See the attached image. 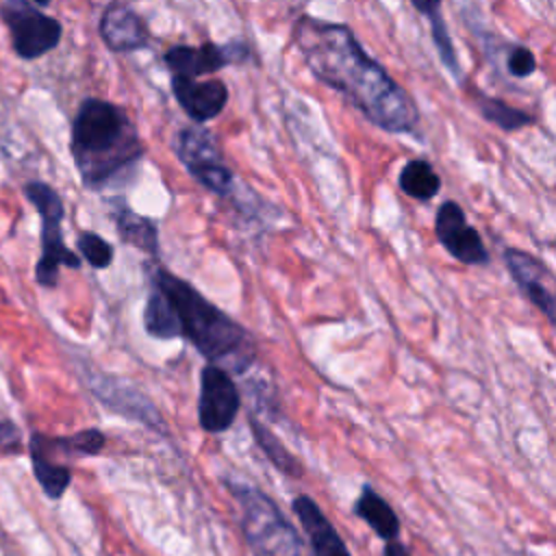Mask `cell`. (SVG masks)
Returning <instances> with one entry per match:
<instances>
[{
    "label": "cell",
    "instance_id": "cell-1",
    "mask_svg": "<svg viewBox=\"0 0 556 556\" xmlns=\"http://www.w3.org/2000/svg\"><path fill=\"white\" fill-rule=\"evenodd\" d=\"M293 43L313 76L339 91L374 126L393 135L413 132L417 128V104L408 91L367 54L350 26L302 15L293 26Z\"/></svg>",
    "mask_w": 556,
    "mask_h": 556
},
{
    "label": "cell",
    "instance_id": "cell-2",
    "mask_svg": "<svg viewBox=\"0 0 556 556\" xmlns=\"http://www.w3.org/2000/svg\"><path fill=\"white\" fill-rule=\"evenodd\" d=\"M150 282L161 289L169 306L174 339H185L206 363L228 374H245L254 365L258 356L254 337L191 282L161 265L152 267Z\"/></svg>",
    "mask_w": 556,
    "mask_h": 556
},
{
    "label": "cell",
    "instance_id": "cell-3",
    "mask_svg": "<svg viewBox=\"0 0 556 556\" xmlns=\"http://www.w3.org/2000/svg\"><path fill=\"white\" fill-rule=\"evenodd\" d=\"M70 150L89 189H102L143 156V143L128 113L100 98L80 102L72 122Z\"/></svg>",
    "mask_w": 556,
    "mask_h": 556
},
{
    "label": "cell",
    "instance_id": "cell-4",
    "mask_svg": "<svg viewBox=\"0 0 556 556\" xmlns=\"http://www.w3.org/2000/svg\"><path fill=\"white\" fill-rule=\"evenodd\" d=\"M228 489L239 504V526L252 556H306L304 539L267 493L243 482H228Z\"/></svg>",
    "mask_w": 556,
    "mask_h": 556
},
{
    "label": "cell",
    "instance_id": "cell-5",
    "mask_svg": "<svg viewBox=\"0 0 556 556\" xmlns=\"http://www.w3.org/2000/svg\"><path fill=\"white\" fill-rule=\"evenodd\" d=\"M104 445L106 437L98 428H87L70 437L33 434L30 458L43 493L50 500H59L72 482V471L63 460L96 456L104 450Z\"/></svg>",
    "mask_w": 556,
    "mask_h": 556
},
{
    "label": "cell",
    "instance_id": "cell-6",
    "mask_svg": "<svg viewBox=\"0 0 556 556\" xmlns=\"http://www.w3.org/2000/svg\"><path fill=\"white\" fill-rule=\"evenodd\" d=\"M24 195L30 200L41 217V256L37 261L35 276L41 287H54L59 280V267H80L78 254L72 252L63 241V200L48 182L41 180L26 182Z\"/></svg>",
    "mask_w": 556,
    "mask_h": 556
},
{
    "label": "cell",
    "instance_id": "cell-7",
    "mask_svg": "<svg viewBox=\"0 0 556 556\" xmlns=\"http://www.w3.org/2000/svg\"><path fill=\"white\" fill-rule=\"evenodd\" d=\"M176 156L185 169L206 189L217 195H228L232 191L235 176L226 165L215 137L200 124L185 126L174 143Z\"/></svg>",
    "mask_w": 556,
    "mask_h": 556
},
{
    "label": "cell",
    "instance_id": "cell-8",
    "mask_svg": "<svg viewBox=\"0 0 556 556\" xmlns=\"http://www.w3.org/2000/svg\"><path fill=\"white\" fill-rule=\"evenodd\" d=\"M0 17L11 33L15 54L22 59H39L61 41V22L39 11L30 0H4L0 4Z\"/></svg>",
    "mask_w": 556,
    "mask_h": 556
},
{
    "label": "cell",
    "instance_id": "cell-9",
    "mask_svg": "<svg viewBox=\"0 0 556 556\" xmlns=\"http://www.w3.org/2000/svg\"><path fill=\"white\" fill-rule=\"evenodd\" d=\"M241 410V393L226 369L206 363L200 369L198 421L208 434L226 432Z\"/></svg>",
    "mask_w": 556,
    "mask_h": 556
},
{
    "label": "cell",
    "instance_id": "cell-10",
    "mask_svg": "<svg viewBox=\"0 0 556 556\" xmlns=\"http://www.w3.org/2000/svg\"><path fill=\"white\" fill-rule=\"evenodd\" d=\"M434 235L445 252L463 265H486L489 250L480 232L467 222L465 211L458 202L445 200L439 204L434 215Z\"/></svg>",
    "mask_w": 556,
    "mask_h": 556
},
{
    "label": "cell",
    "instance_id": "cell-11",
    "mask_svg": "<svg viewBox=\"0 0 556 556\" xmlns=\"http://www.w3.org/2000/svg\"><path fill=\"white\" fill-rule=\"evenodd\" d=\"M91 393L111 410L122 413L126 419L139 421L146 428L167 434V424L156 404L137 387L113 376H100L91 382Z\"/></svg>",
    "mask_w": 556,
    "mask_h": 556
},
{
    "label": "cell",
    "instance_id": "cell-12",
    "mask_svg": "<svg viewBox=\"0 0 556 556\" xmlns=\"http://www.w3.org/2000/svg\"><path fill=\"white\" fill-rule=\"evenodd\" d=\"M248 59V48L241 41L228 43H202V46H174L165 52V65L180 76L198 78L217 72L226 65L243 63Z\"/></svg>",
    "mask_w": 556,
    "mask_h": 556
},
{
    "label": "cell",
    "instance_id": "cell-13",
    "mask_svg": "<svg viewBox=\"0 0 556 556\" xmlns=\"http://www.w3.org/2000/svg\"><path fill=\"white\" fill-rule=\"evenodd\" d=\"M504 263L519 291L534 304L547 321H556V298L552 291V271L545 263L519 248L504 250Z\"/></svg>",
    "mask_w": 556,
    "mask_h": 556
},
{
    "label": "cell",
    "instance_id": "cell-14",
    "mask_svg": "<svg viewBox=\"0 0 556 556\" xmlns=\"http://www.w3.org/2000/svg\"><path fill=\"white\" fill-rule=\"evenodd\" d=\"M172 93L180 109L195 122L204 124L217 117L228 102V87L222 80H195L180 74L172 78Z\"/></svg>",
    "mask_w": 556,
    "mask_h": 556
},
{
    "label": "cell",
    "instance_id": "cell-15",
    "mask_svg": "<svg viewBox=\"0 0 556 556\" xmlns=\"http://www.w3.org/2000/svg\"><path fill=\"white\" fill-rule=\"evenodd\" d=\"M291 510L308 539L313 556H352L334 523L311 495H295L291 500Z\"/></svg>",
    "mask_w": 556,
    "mask_h": 556
},
{
    "label": "cell",
    "instance_id": "cell-16",
    "mask_svg": "<svg viewBox=\"0 0 556 556\" xmlns=\"http://www.w3.org/2000/svg\"><path fill=\"white\" fill-rule=\"evenodd\" d=\"M100 37L113 52H135L148 46L146 20L124 2H111L100 17Z\"/></svg>",
    "mask_w": 556,
    "mask_h": 556
},
{
    "label": "cell",
    "instance_id": "cell-17",
    "mask_svg": "<svg viewBox=\"0 0 556 556\" xmlns=\"http://www.w3.org/2000/svg\"><path fill=\"white\" fill-rule=\"evenodd\" d=\"M354 515L363 519L382 541L400 539V517L371 484L361 486V493L354 502Z\"/></svg>",
    "mask_w": 556,
    "mask_h": 556
},
{
    "label": "cell",
    "instance_id": "cell-18",
    "mask_svg": "<svg viewBox=\"0 0 556 556\" xmlns=\"http://www.w3.org/2000/svg\"><path fill=\"white\" fill-rule=\"evenodd\" d=\"M113 219L117 235L126 245H132L150 256H159V228L150 217L135 213L122 202L113 211Z\"/></svg>",
    "mask_w": 556,
    "mask_h": 556
},
{
    "label": "cell",
    "instance_id": "cell-19",
    "mask_svg": "<svg viewBox=\"0 0 556 556\" xmlns=\"http://www.w3.org/2000/svg\"><path fill=\"white\" fill-rule=\"evenodd\" d=\"M248 424H250V432L258 445V450L265 454V458L287 478L300 480L304 476V465L300 463V458L295 454H291L287 450V445L278 439L276 432H271L261 419H256L252 413L248 415Z\"/></svg>",
    "mask_w": 556,
    "mask_h": 556
},
{
    "label": "cell",
    "instance_id": "cell-20",
    "mask_svg": "<svg viewBox=\"0 0 556 556\" xmlns=\"http://www.w3.org/2000/svg\"><path fill=\"white\" fill-rule=\"evenodd\" d=\"M410 4L428 17L430 22V33H432V41H434V48L439 52V59L443 61V65L447 67V72L456 78H460V63H458V56H456V50H454V43H452V37H450V30H447V24L441 15V0H410Z\"/></svg>",
    "mask_w": 556,
    "mask_h": 556
},
{
    "label": "cell",
    "instance_id": "cell-21",
    "mask_svg": "<svg viewBox=\"0 0 556 556\" xmlns=\"http://www.w3.org/2000/svg\"><path fill=\"white\" fill-rule=\"evenodd\" d=\"M397 185L400 189L413 198V200H432L439 189H441V178L439 174L434 172V167L424 161V159H413L408 161L402 169H400V176H397Z\"/></svg>",
    "mask_w": 556,
    "mask_h": 556
},
{
    "label": "cell",
    "instance_id": "cell-22",
    "mask_svg": "<svg viewBox=\"0 0 556 556\" xmlns=\"http://www.w3.org/2000/svg\"><path fill=\"white\" fill-rule=\"evenodd\" d=\"M478 109L482 113V117L491 124H495L497 128L510 132V130H519L523 126H532L534 117L521 109H515L510 104H506L504 100L497 98H480Z\"/></svg>",
    "mask_w": 556,
    "mask_h": 556
},
{
    "label": "cell",
    "instance_id": "cell-23",
    "mask_svg": "<svg viewBox=\"0 0 556 556\" xmlns=\"http://www.w3.org/2000/svg\"><path fill=\"white\" fill-rule=\"evenodd\" d=\"M76 245L83 258L96 269H106L113 263V245L91 230L80 232L76 239Z\"/></svg>",
    "mask_w": 556,
    "mask_h": 556
},
{
    "label": "cell",
    "instance_id": "cell-24",
    "mask_svg": "<svg viewBox=\"0 0 556 556\" xmlns=\"http://www.w3.org/2000/svg\"><path fill=\"white\" fill-rule=\"evenodd\" d=\"M508 74L515 78H528L536 72V59L526 46H515L506 56Z\"/></svg>",
    "mask_w": 556,
    "mask_h": 556
},
{
    "label": "cell",
    "instance_id": "cell-25",
    "mask_svg": "<svg viewBox=\"0 0 556 556\" xmlns=\"http://www.w3.org/2000/svg\"><path fill=\"white\" fill-rule=\"evenodd\" d=\"M20 443V432L11 421H0V445L15 450Z\"/></svg>",
    "mask_w": 556,
    "mask_h": 556
},
{
    "label": "cell",
    "instance_id": "cell-26",
    "mask_svg": "<svg viewBox=\"0 0 556 556\" xmlns=\"http://www.w3.org/2000/svg\"><path fill=\"white\" fill-rule=\"evenodd\" d=\"M382 556H413V554L400 539H393V541H384Z\"/></svg>",
    "mask_w": 556,
    "mask_h": 556
},
{
    "label": "cell",
    "instance_id": "cell-27",
    "mask_svg": "<svg viewBox=\"0 0 556 556\" xmlns=\"http://www.w3.org/2000/svg\"><path fill=\"white\" fill-rule=\"evenodd\" d=\"M33 2H37V4H48V2H52V0H33Z\"/></svg>",
    "mask_w": 556,
    "mask_h": 556
}]
</instances>
